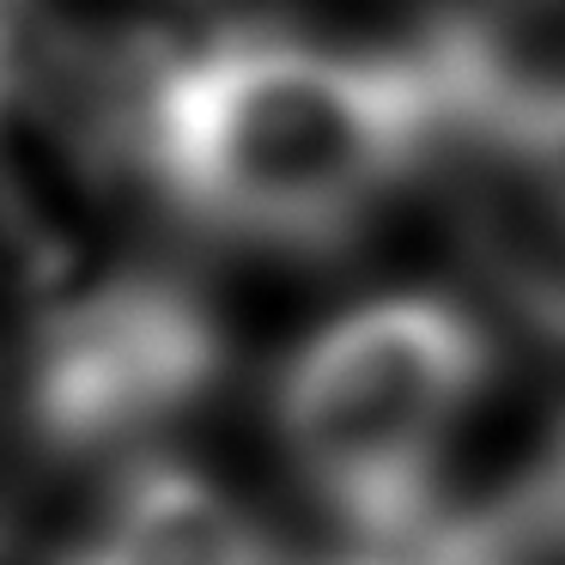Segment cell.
Listing matches in <instances>:
<instances>
[{
  "label": "cell",
  "mask_w": 565,
  "mask_h": 565,
  "mask_svg": "<svg viewBox=\"0 0 565 565\" xmlns=\"http://www.w3.org/2000/svg\"><path fill=\"white\" fill-rule=\"evenodd\" d=\"M492 147H504L523 164V183L565 225V67L559 74H523Z\"/></svg>",
  "instance_id": "8992f818"
},
{
  "label": "cell",
  "mask_w": 565,
  "mask_h": 565,
  "mask_svg": "<svg viewBox=\"0 0 565 565\" xmlns=\"http://www.w3.org/2000/svg\"><path fill=\"white\" fill-rule=\"evenodd\" d=\"M225 317L195 280L152 262H104L31 310L19 347V426L50 462H135L220 395Z\"/></svg>",
  "instance_id": "3957f363"
},
{
  "label": "cell",
  "mask_w": 565,
  "mask_h": 565,
  "mask_svg": "<svg viewBox=\"0 0 565 565\" xmlns=\"http://www.w3.org/2000/svg\"><path fill=\"white\" fill-rule=\"evenodd\" d=\"M31 38H38V7L31 0H0V116L25 98Z\"/></svg>",
  "instance_id": "ba28073f"
},
{
  "label": "cell",
  "mask_w": 565,
  "mask_h": 565,
  "mask_svg": "<svg viewBox=\"0 0 565 565\" xmlns=\"http://www.w3.org/2000/svg\"><path fill=\"white\" fill-rule=\"evenodd\" d=\"M492 383L499 334L468 298L438 286L371 292L286 353L274 444L334 535L371 529L456 492V450Z\"/></svg>",
  "instance_id": "7a4b0ae2"
},
{
  "label": "cell",
  "mask_w": 565,
  "mask_h": 565,
  "mask_svg": "<svg viewBox=\"0 0 565 565\" xmlns=\"http://www.w3.org/2000/svg\"><path fill=\"white\" fill-rule=\"evenodd\" d=\"M511 499H516V511H523L529 535H535L541 559L565 565V419H559V431L541 444L535 468H529V480Z\"/></svg>",
  "instance_id": "52a82bcc"
},
{
  "label": "cell",
  "mask_w": 565,
  "mask_h": 565,
  "mask_svg": "<svg viewBox=\"0 0 565 565\" xmlns=\"http://www.w3.org/2000/svg\"><path fill=\"white\" fill-rule=\"evenodd\" d=\"M122 122L152 195L249 249L347 244L468 140L438 31L402 50L280 25L189 38L135 79Z\"/></svg>",
  "instance_id": "6da1fadb"
},
{
  "label": "cell",
  "mask_w": 565,
  "mask_h": 565,
  "mask_svg": "<svg viewBox=\"0 0 565 565\" xmlns=\"http://www.w3.org/2000/svg\"><path fill=\"white\" fill-rule=\"evenodd\" d=\"M50 565H305L201 462L152 456L110 480Z\"/></svg>",
  "instance_id": "277c9868"
},
{
  "label": "cell",
  "mask_w": 565,
  "mask_h": 565,
  "mask_svg": "<svg viewBox=\"0 0 565 565\" xmlns=\"http://www.w3.org/2000/svg\"><path fill=\"white\" fill-rule=\"evenodd\" d=\"M305 565H547L516 499H444L371 529H341Z\"/></svg>",
  "instance_id": "5b68a950"
}]
</instances>
